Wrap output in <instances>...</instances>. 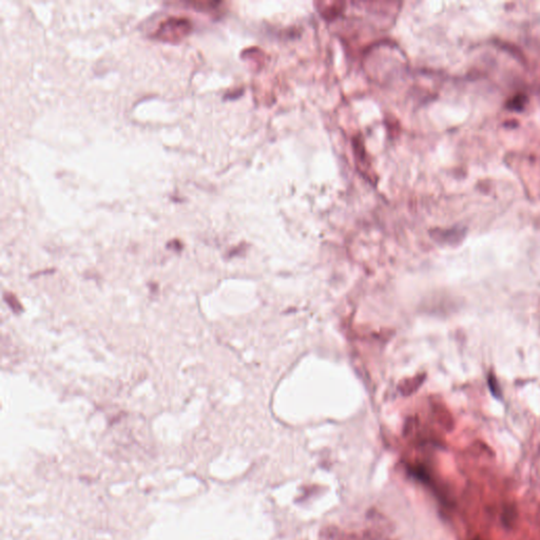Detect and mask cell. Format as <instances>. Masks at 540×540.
<instances>
[{
	"instance_id": "6da1fadb",
	"label": "cell",
	"mask_w": 540,
	"mask_h": 540,
	"mask_svg": "<svg viewBox=\"0 0 540 540\" xmlns=\"http://www.w3.org/2000/svg\"><path fill=\"white\" fill-rule=\"evenodd\" d=\"M3 298H4V301L6 302V304L11 307V309L15 313H20V312L24 311V308H22L21 304L19 303L18 299L15 297L13 294H11V292H5Z\"/></svg>"
},
{
	"instance_id": "7a4b0ae2",
	"label": "cell",
	"mask_w": 540,
	"mask_h": 540,
	"mask_svg": "<svg viewBox=\"0 0 540 540\" xmlns=\"http://www.w3.org/2000/svg\"><path fill=\"white\" fill-rule=\"evenodd\" d=\"M526 103H527L526 96H524V95H517L512 100H510V103L507 104V106H508V108H511V109L520 110L524 107V104H526Z\"/></svg>"
},
{
	"instance_id": "3957f363",
	"label": "cell",
	"mask_w": 540,
	"mask_h": 540,
	"mask_svg": "<svg viewBox=\"0 0 540 540\" xmlns=\"http://www.w3.org/2000/svg\"><path fill=\"white\" fill-rule=\"evenodd\" d=\"M167 247L169 249H172L175 251H182L184 248V245L180 240H173L167 244Z\"/></svg>"
}]
</instances>
